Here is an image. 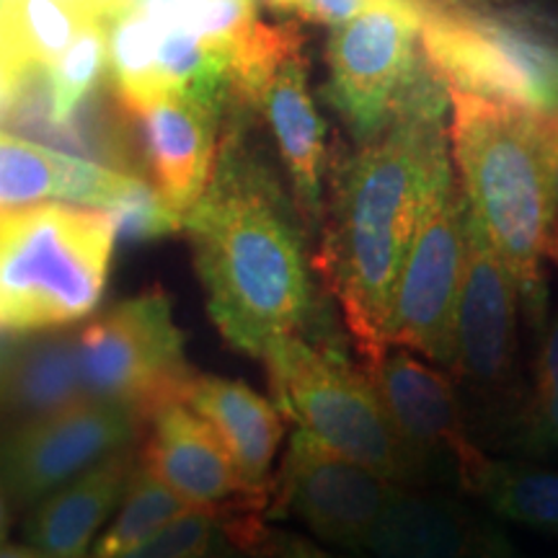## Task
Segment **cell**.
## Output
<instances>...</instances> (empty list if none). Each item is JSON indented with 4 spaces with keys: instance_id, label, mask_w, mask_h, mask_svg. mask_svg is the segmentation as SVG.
<instances>
[{
    "instance_id": "cell-24",
    "label": "cell",
    "mask_w": 558,
    "mask_h": 558,
    "mask_svg": "<svg viewBox=\"0 0 558 558\" xmlns=\"http://www.w3.org/2000/svg\"><path fill=\"white\" fill-rule=\"evenodd\" d=\"M190 505L177 497L169 486L160 484L137 460L130 484L124 488L120 507L114 509L109 527L101 530L86 558H120L148 541L153 533L190 512Z\"/></svg>"
},
{
    "instance_id": "cell-16",
    "label": "cell",
    "mask_w": 558,
    "mask_h": 558,
    "mask_svg": "<svg viewBox=\"0 0 558 558\" xmlns=\"http://www.w3.org/2000/svg\"><path fill=\"white\" fill-rule=\"evenodd\" d=\"M369 558H522L497 522L429 486H399L369 527Z\"/></svg>"
},
{
    "instance_id": "cell-10",
    "label": "cell",
    "mask_w": 558,
    "mask_h": 558,
    "mask_svg": "<svg viewBox=\"0 0 558 558\" xmlns=\"http://www.w3.org/2000/svg\"><path fill=\"white\" fill-rule=\"evenodd\" d=\"M424 3H386L333 26L326 96L360 143L388 128L403 90L427 62L418 54Z\"/></svg>"
},
{
    "instance_id": "cell-40",
    "label": "cell",
    "mask_w": 558,
    "mask_h": 558,
    "mask_svg": "<svg viewBox=\"0 0 558 558\" xmlns=\"http://www.w3.org/2000/svg\"><path fill=\"white\" fill-rule=\"evenodd\" d=\"M269 5H275V9H292V3H295V0H267Z\"/></svg>"
},
{
    "instance_id": "cell-11",
    "label": "cell",
    "mask_w": 558,
    "mask_h": 558,
    "mask_svg": "<svg viewBox=\"0 0 558 558\" xmlns=\"http://www.w3.org/2000/svg\"><path fill=\"white\" fill-rule=\"evenodd\" d=\"M365 373L429 476H450L460 492L476 497L492 458L473 435L452 375L393 344L367 362Z\"/></svg>"
},
{
    "instance_id": "cell-8",
    "label": "cell",
    "mask_w": 558,
    "mask_h": 558,
    "mask_svg": "<svg viewBox=\"0 0 558 558\" xmlns=\"http://www.w3.org/2000/svg\"><path fill=\"white\" fill-rule=\"evenodd\" d=\"M75 357L86 399L120 403L143 422L163 403L184 399L194 375L171 300L160 290L122 300L83 326Z\"/></svg>"
},
{
    "instance_id": "cell-29",
    "label": "cell",
    "mask_w": 558,
    "mask_h": 558,
    "mask_svg": "<svg viewBox=\"0 0 558 558\" xmlns=\"http://www.w3.org/2000/svg\"><path fill=\"white\" fill-rule=\"evenodd\" d=\"M233 546L220 514L190 509L120 558H220Z\"/></svg>"
},
{
    "instance_id": "cell-19",
    "label": "cell",
    "mask_w": 558,
    "mask_h": 558,
    "mask_svg": "<svg viewBox=\"0 0 558 558\" xmlns=\"http://www.w3.org/2000/svg\"><path fill=\"white\" fill-rule=\"evenodd\" d=\"M137 177L0 132V215L47 202L111 209Z\"/></svg>"
},
{
    "instance_id": "cell-4",
    "label": "cell",
    "mask_w": 558,
    "mask_h": 558,
    "mask_svg": "<svg viewBox=\"0 0 558 558\" xmlns=\"http://www.w3.org/2000/svg\"><path fill=\"white\" fill-rule=\"evenodd\" d=\"M117 230L107 209L47 202L0 215V333L90 316L107 288Z\"/></svg>"
},
{
    "instance_id": "cell-38",
    "label": "cell",
    "mask_w": 558,
    "mask_h": 558,
    "mask_svg": "<svg viewBox=\"0 0 558 558\" xmlns=\"http://www.w3.org/2000/svg\"><path fill=\"white\" fill-rule=\"evenodd\" d=\"M0 558H39L34 550L26 546H11V543H0Z\"/></svg>"
},
{
    "instance_id": "cell-7",
    "label": "cell",
    "mask_w": 558,
    "mask_h": 558,
    "mask_svg": "<svg viewBox=\"0 0 558 558\" xmlns=\"http://www.w3.org/2000/svg\"><path fill=\"white\" fill-rule=\"evenodd\" d=\"M424 60L448 88L527 111H558V45L522 21L460 0H427Z\"/></svg>"
},
{
    "instance_id": "cell-28",
    "label": "cell",
    "mask_w": 558,
    "mask_h": 558,
    "mask_svg": "<svg viewBox=\"0 0 558 558\" xmlns=\"http://www.w3.org/2000/svg\"><path fill=\"white\" fill-rule=\"evenodd\" d=\"M83 24L86 21L58 0H21L9 16L13 52L34 73H45L60 60Z\"/></svg>"
},
{
    "instance_id": "cell-22",
    "label": "cell",
    "mask_w": 558,
    "mask_h": 558,
    "mask_svg": "<svg viewBox=\"0 0 558 558\" xmlns=\"http://www.w3.org/2000/svg\"><path fill=\"white\" fill-rule=\"evenodd\" d=\"M153 32H179L218 50L230 62L259 32L254 0H135Z\"/></svg>"
},
{
    "instance_id": "cell-2",
    "label": "cell",
    "mask_w": 558,
    "mask_h": 558,
    "mask_svg": "<svg viewBox=\"0 0 558 558\" xmlns=\"http://www.w3.org/2000/svg\"><path fill=\"white\" fill-rule=\"evenodd\" d=\"M181 228L209 318L230 347L262 360L279 339L333 333L313 282L308 230L239 128L222 135L213 177Z\"/></svg>"
},
{
    "instance_id": "cell-37",
    "label": "cell",
    "mask_w": 558,
    "mask_h": 558,
    "mask_svg": "<svg viewBox=\"0 0 558 558\" xmlns=\"http://www.w3.org/2000/svg\"><path fill=\"white\" fill-rule=\"evenodd\" d=\"M0 50H5V52H11L13 58L19 60V54L13 52V41H11V26H9V13H5V9H3V3H0ZM21 62V60H19ZM21 65H24V62H21ZM26 68V65H24ZM29 70V68H26ZM34 73V70H32Z\"/></svg>"
},
{
    "instance_id": "cell-20",
    "label": "cell",
    "mask_w": 558,
    "mask_h": 558,
    "mask_svg": "<svg viewBox=\"0 0 558 558\" xmlns=\"http://www.w3.org/2000/svg\"><path fill=\"white\" fill-rule=\"evenodd\" d=\"M135 465L137 452L128 448L47 494L26 520V546L39 558H86L120 507Z\"/></svg>"
},
{
    "instance_id": "cell-30",
    "label": "cell",
    "mask_w": 558,
    "mask_h": 558,
    "mask_svg": "<svg viewBox=\"0 0 558 558\" xmlns=\"http://www.w3.org/2000/svg\"><path fill=\"white\" fill-rule=\"evenodd\" d=\"M222 527L246 558H349L329 546L305 538V535L275 527L264 514L262 518L226 520Z\"/></svg>"
},
{
    "instance_id": "cell-35",
    "label": "cell",
    "mask_w": 558,
    "mask_h": 558,
    "mask_svg": "<svg viewBox=\"0 0 558 558\" xmlns=\"http://www.w3.org/2000/svg\"><path fill=\"white\" fill-rule=\"evenodd\" d=\"M58 3L65 5L68 11H73L75 16H78L81 21H86V24H88V21H101L94 0H58ZM101 24H104V21H101Z\"/></svg>"
},
{
    "instance_id": "cell-12",
    "label": "cell",
    "mask_w": 558,
    "mask_h": 558,
    "mask_svg": "<svg viewBox=\"0 0 558 558\" xmlns=\"http://www.w3.org/2000/svg\"><path fill=\"white\" fill-rule=\"evenodd\" d=\"M396 488L298 427L271 476L267 520H298L329 548L362 554L369 527Z\"/></svg>"
},
{
    "instance_id": "cell-25",
    "label": "cell",
    "mask_w": 558,
    "mask_h": 558,
    "mask_svg": "<svg viewBox=\"0 0 558 558\" xmlns=\"http://www.w3.org/2000/svg\"><path fill=\"white\" fill-rule=\"evenodd\" d=\"M109 65L107 24H83L70 47L45 70V120L52 128H70L78 109L99 86Z\"/></svg>"
},
{
    "instance_id": "cell-13",
    "label": "cell",
    "mask_w": 558,
    "mask_h": 558,
    "mask_svg": "<svg viewBox=\"0 0 558 558\" xmlns=\"http://www.w3.org/2000/svg\"><path fill=\"white\" fill-rule=\"evenodd\" d=\"M143 418L128 407L81 401L24 418L0 442V481L16 505L34 507L114 452L135 448Z\"/></svg>"
},
{
    "instance_id": "cell-39",
    "label": "cell",
    "mask_w": 558,
    "mask_h": 558,
    "mask_svg": "<svg viewBox=\"0 0 558 558\" xmlns=\"http://www.w3.org/2000/svg\"><path fill=\"white\" fill-rule=\"evenodd\" d=\"M9 530H11V509L3 494H0V543H5V538H9Z\"/></svg>"
},
{
    "instance_id": "cell-6",
    "label": "cell",
    "mask_w": 558,
    "mask_h": 558,
    "mask_svg": "<svg viewBox=\"0 0 558 558\" xmlns=\"http://www.w3.org/2000/svg\"><path fill=\"white\" fill-rule=\"evenodd\" d=\"M520 292L486 241L465 218V267L460 284L450 373L476 439L481 432L512 448L527 386L520 378Z\"/></svg>"
},
{
    "instance_id": "cell-41",
    "label": "cell",
    "mask_w": 558,
    "mask_h": 558,
    "mask_svg": "<svg viewBox=\"0 0 558 558\" xmlns=\"http://www.w3.org/2000/svg\"><path fill=\"white\" fill-rule=\"evenodd\" d=\"M0 3H3V9H5V13H9V16H11V13H13V11H16V5L21 3V0H0Z\"/></svg>"
},
{
    "instance_id": "cell-9",
    "label": "cell",
    "mask_w": 558,
    "mask_h": 558,
    "mask_svg": "<svg viewBox=\"0 0 558 558\" xmlns=\"http://www.w3.org/2000/svg\"><path fill=\"white\" fill-rule=\"evenodd\" d=\"M465 218L463 190L448 169L418 213L388 318V347L448 369L465 267Z\"/></svg>"
},
{
    "instance_id": "cell-23",
    "label": "cell",
    "mask_w": 558,
    "mask_h": 558,
    "mask_svg": "<svg viewBox=\"0 0 558 558\" xmlns=\"http://www.w3.org/2000/svg\"><path fill=\"white\" fill-rule=\"evenodd\" d=\"M476 497L501 520L558 535V469L492 458Z\"/></svg>"
},
{
    "instance_id": "cell-34",
    "label": "cell",
    "mask_w": 558,
    "mask_h": 558,
    "mask_svg": "<svg viewBox=\"0 0 558 558\" xmlns=\"http://www.w3.org/2000/svg\"><path fill=\"white\" fill-rule=\"evenodd\" d=\"M533 117H535V130H538L543 153H546V160H548L550 179H554V186L558 194V111H546V114L533 111Z\"/></svg>"
},
{
    "instance_id": "cell-5",
    "label": "cell",
    "mask_w": 558,
    "mask_h": 558,
    "mask_svg": "<svg viewBox=\"0 0 558 558\" xmlns=\"http://www.w3.org/2000/svg\"><path fill=\"white\" fill-rule=\"evenodd\" d=\"M284 418L326 448L396 486H432L429 471L396 429L378 390L333 337L279 339L262 357Z\"/></svg>"
},
{
    "instance_id": "cell-18",
    "label": "cell",
    "mask_w": 558,
    "mask_h": 558,
    "mask_svg": "<svg viewBox=\"0 0 558 558\" xmlns=\"http://www.w3.org/2000/svg\"><path fill=\"white\" fill-rule=\"evenodd\" d=\"M181 401L215 429L246 494L267 512L275 458L284 442V414L277 403L241 380L197 373L186 383Z\"/></svg>"
},
{
    "instance_id": "cell-1",
    "label": "cell",
    "mask_w": 558,
    "mask_h": 558,
    "mask_svg": "<svg viewBox=\"0 0 558 558\" xmlns=\"http://www.w3.org/2000/svg\"><path fill=\"white\" fill-rule=\"evenodd\" d=\"M448 86L424 62L403 90L388 128L341 166L313 259L337 298L362 362L388 347V318L418 213L450 169L445 145Z\"/></svg>"
},
{
    "instance_id": "cell-27",
    "label": "cell",
    "mask_w": 558,
    "mask_h": 558,
    "mask_svg": "<svg viewBox=\"0 0 558 558\" xmlns=\"http://www.w3.org/2000/svg\"><path fill=\"white\" fill-rule=\"evenodd\" d=\"M512 448L530 456L558 452V316L543 333Z\"/></svg>"
},
{
    "instance_id": "cell-21",
    "label": "cell",
    "mask_w": 558,
    "mask_h": 558,
    "mask_svg": "<svg viewBox=\"0 0 558 558\" xmlns=\"http://www.w3.org/2000/svg\"><path fill=\"white\" fill-rule=\"evenodd\" d=\"M0 399L32 418L86 401L75 339L54 337L13 354L0 383Z\"/></svg>"
},
{
    "instance_id": "cell-26",
    "label": "cell",
    "mask_w": 558,
    "mask_h": 558,
    "mask_svg": "<svg viewBox=\"0 0 558 558\" xmlns=\"http://www.w3.org/2000/svg\"><path fill=\"white\" fill-rule=\"evenodd\" d=\"M109 34V65L114 88L120 94L122 107L135 114L158 96L169 94L163 88L158 73V52H156V32L132 3L128 11L111 19Z\"/></svg>"
},
{
    "instance_id": "cell-3",
    "label": "cell",
    "mask_w": 558,
    "mask_h": 558,
    "mask_svg": "<svg viewBox=\"0 0 558 558\" xmlns=\"http://www.w3.org/2000/svg\"><path fill=\"white\" fill-rule=\"evenodd\" d=\"M450 143L465 207L520 292L535 331L546 326L548 264L558 269V194L533 111L448 88Z\"/></svg>"
},
{
    "instance_id": "cell-17",
    "label": "cell",
    "mask_w": 558,
    "mask_h": 558,
    "mask_svg": "<svg viewBox=\"0 0 558 558\" xmlns=\"http://www.w3.org/2000/svg\"><path fill=\"white\" fill-rule=\"evenodd\" d=\"M158 197L184 220L202 197L215 160L222 109L181 94H163L135 111Z\"/></svg>"
},
{
    "instance_id": "cell-31",
    "label": "cell",
    "mask_w": 558,
    "mask_h": 558,
    "mask_svg": "<svg viewBox=\"0 0 558 558\" xmlns=\"http://www.w3.org/2000/svg\"><path fill=\"white\" fill-rule=\"evenodd\" d=\"M107 213L114 220L117 239L124 241H153L181 230L179 215L145 181H140L128 197H122Z\"/></svg>"
},
{
    "instance_id": "cell-15",
    "label": "cell",
    "mask_w": 558,
    "mask_h": 558,
    "mask_svg": "<svg viewBox=\"0 0 558 558\" xmlns=\"http://www.w3.org/2000/svg\"><path fill=\"white\" fill-rule=\"evenodd\" d=\"M140 463L192 509H207L220 520L267 518L248 497L226 445L197 411L184 401H169L145 418Z\"/></svg>"
},
{
    "instance_id": "cell-36",
    "label": "cell",
    "mask_w": 558,
    "mask_h": 558,
    "mask_svg": "<svg viewBox=\"0 0 558 558\" xmlns=\"http://www.w3.org/2000/svg\"><path fill=\"white\" fill-rule=\"evenodd\" d=\"M94 3H96V11H99V19L104 24H109L111 19H117L122 11H128L135 0H94Z\"/></svg>"
},
{
    "instance_id": "cell-32",
    "label": "cell",
    "mask_w": 558,
    "mask_h": 558,
    "mask_svg": "<svg viewBox=\"0 0 558 558\" xmlns=\"http://www.w3.org/2000/svg\"><path fill=\"white\" fill-rule=\"evenodd\" d=\"M386 3H414L422 5L424 0H295L292 11H298L303 19L318 21L326 26H339L344 21L360 16L369 9H378Z\"/></svg>"
},
{
    "instance_id": "cell-14",
    "label": "cell",
    "mask_w": 558,
    "mask_h": 558,
    "mask_svg": "<svg viewBox=\"0 0 558 558\" xmlns=\"http://www.w3.org/2000/svg\"><path fill=\"white\" fill-rule=\"evenodd\" d=\"M248 109L267 117L305 230H320L326 213V124L313 104L303 39L292 24L279 26L275 50L251 94Z\"/></svg>"
},
{
    "instance_id": "cell-33",
    "label": "cell",
    "mask_w": 558,
    "mask_h": 558,
    "mask_svg": "<svg viewBox=\"0 0 558 558\" xmlns=\"http://www.w3.org/2000/svg\"><path fill=\"white\" fill-rule=\"evenodd\" d=\"M34 75L39 73H32L11 52L0 50V124L16 120L19 107Z\"/></svg>"
}]
</instances>
